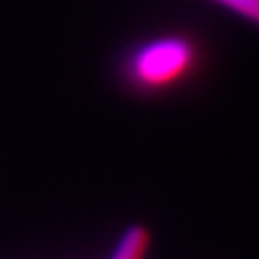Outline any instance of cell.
Returning a JSON list of instances; mask_svg holds the SVG:
<instances>
[{"mask_svg": "<svg viewBox=\"0 0 259 259\" xmlns=\"http://www.w3.org/2000/svg\"><path fill=\"white\" fill-rule=\"evenodd\" d=\"M211 2L259 29V0H211Z\"/></svg>", "mask_w": 259, "mask_h": 259, "instance_id": "3957f363", "label": "cell"}, {"mask_svg": "<svg viewBox=\"0 0 259 259\" xmlns=\"http://www.w3.org/2000/svg\"><path fill=\"white\" fill-rule=\"evenodd\" d=\"M150 248V232L142 225L127 227L108 259H146Z\"/></svg>", "mask_w": 259, "mask_h": 259, "instance_id": "7a4b0ae2", "label": "cell"}, {"mask_svg": "<svg viewBox=\"0 0 259 259\" xmlns=\"http://www.w3.org/2000/svg\"><path fill=\"white\" fill-rule=\"evenodd\" d=\"M200 56V47L186 35L148 38L125 56L123 79L140 94L167 93L194 75Z\"/></svg>", "mask_w": 259, "mask_h": 259, "instance_id": "6da1fadb", "label": "cell"}]
</instances>
